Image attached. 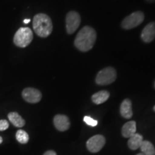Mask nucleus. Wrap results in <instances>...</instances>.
Here are the masks:
<instances>
[{"mask_svg": "<svg viewBox=\"0 0 155 155\" xmlns=\"http://www.w3.org/2000/svg\"><path fill=\"white\" fill-rule=\"evenodd\" d=\"M97 34L92 27L85 26L79 31L74 40L75 48L81 52L91 50L96 42Z\"/></svg>", "mask_w": 155, "mask_h": 155, "instance_id": "f257e3e1", "label": "nucleus"}, {"mask_svg": "<svg viewBox=\"0 0 155 155\" xmlns=\"http://www.w3.org/2000/svg\"><path fill=\"white\" fill-rule=\"evenodd\" d=\"M32 26L37 35L42 38H47L53 32V26L51 19L43 13L37 14L34 17Z\"/></svg>", "mask_w": 155, "mask_h": 155, "instance_id": "f03ea898", "label": "nucleus"}, {"mask_svg": "<svg viewBox=\"0 0 155 155\" xmlns=\"http://www.w3.org/2000/svg\"><path fill=\"white\" fill-rule=\"evenodd\" d=\"M33 40V32L29 28H20L13 39L15 45L19 48H26Z\"/></svg>", "mask_w": 155, "mask_h": 155, "instance_id": "7ed1b4c3", "label": "nucleus"}, {"mask_svg": "<svg viewBox=\"0 0 155 155\" xmlns=\"http://www.w3.org/2000/svg\"><path fill=\"white\" fill-rule=\"evenodd\" d=\"M117 77L116 70L112 67H107L98 73L96 77V83L98 85L104 86L114 83Z\"/></svg>", "mask_w": 155, "mask_h": 155, "instance_id": "20e7f679", "label": "nucleus"}, {"mask_svg": "<svg viewBox=\"0 0 155 155\" xmlns=\"http://www.w3.org/2000/svg\"><path fill=\"white\" fill-rule=\"evenodd\" d=\"M144 19V15L142 12H134L123 19L121 22V26L125 30H131V29L134 28L141 25Z\"/></svg>", "mask_w": 155, "mask_h": 155, "instance_id": "39448f33", "label": "nucleus"}, {"mask_svg": "<svg viewBox=\"0 0 155 155\" xmlns=\"http://www.w3.org/2000/svg\"><path fill=\"white\" fill-rule=\"evenodd\" d=\"M81 18L80 15L75 11H71L68 13L65 17V25L68 34L71 35L76 31L80 26Z\"/></svg>", "mask_w": 155, "mask_h": 155, "instance_id": "423d86ee", "label": "nucleus"}, {"mask_svg": "<svg viewBox=\"0 0 155 155\" xmlns=\"http://www.w3.org/2000/svg\"><path fill=\"white\" fill-rule=\"evenodd\" d=\"M105 143L106 139L104 136L95 135L87 141L86 147L89 152L96 153L101 150L103 147L105 145Z\"/></svg>", "mask_w": 155, "mask_h": 155, "instance_id": "0eeeda50", "label": "nucleus"}, {"mask_svg": "<svg viewBox=\"0 0 155 155\" xmlns=\"http://www.w3.org/2000/svg\"><path fill=\"white\" fill-rule=\"evenodd\" d=\"M22 96L25 101L30 104H37L42 99V94L34 88H26L22 91Z\"/></svg>", "mask_w": 155, "mask_h": 155, "instance_id": "6e6552de", "label": "nucleus"}, {"mask_svg": "<svg viewBox=\"0 0 155 155\" xmlns=\"http://www.w3.org/2000/svg\"><path fill=\"white\" fill-rule=\"evenodd\" d=\"M53 124L55 127L60 131L68 130L71 127V122L67 116L63 114H57L53 119Z\"/></svg>", "mask_w": 155, "mask_h": 155, "instance_id": "1a4fd4ad", "label": "nucleus"}, {"mask_svg": "<svg viewBox=\"0 0 155 155\" xmlns=\"http://www.w3.org/2000/svg\"><path fill=\"white\" fill-rule=\"evenodd\" d=\"M141 38L146 43H150L155 39V22L149 23L143 29L141 34Z\"/></svg>", "mask_w": 155, "mask_h": 155, "instance_id": "9d476101", "label": "nucleus"}, {"mask_svg": "<svg viewBox=\"0 0 155 155\" xmlns=\"http://www.w3.org/2000/svg\"><path fill=\"white\" fill-rule=\"evenodd\" d=\"M120 113L121 115L125 119H131L133 116L132 111V104L129 99H124L122 101L121 106H120Z\"/></svg>", "mask_w": 155, "mask_h": 155, "instance_id": "9b49d317", "label": "nucleus"}, {"mask_svg": "<svg viewBox=\"0 0 155 155\" xmlns=\"http://www.w3.org/2000/svg\"><path fill=\"white\" fill-rule=\"evenodd\" d=\"M137 126L134 121H130L126 123L121 129V134L125 138H130L131 136L136 134Z\"/></svg>", "mask_w": 155, "mask_h": 155, "instance_id": "f8f14e48", "label": "nucleus"}, {"mask_svg": "<svg viewBox=\"0 0 155 155\" xmlns=\"http://www.w3.org/2000/svg\"><path fill=\"white\" fill-rule=\"evenodd\" d=\"M143 137L139 134L136 133L129 138L128 141V146L131 150H137V149L140 148V146L142 143Z\"/></svg>", "mask_w": 155, "mask_h": 155, "instance_id": "ddd939ff", "label": "nucleus"}, {"mask_svg": "<svg viewBox=\"0 0 155 155\" xmlns=\"http://www.w3.org/2000/svg\"><path fill=\"white\" fill-rule=\"evenodd\" d=\"M109 96L110 94L107 91H101L97 92L93 95L91 97L92 101L95 104L99 105V104H101L103 103L106 102L108 99Z\"/></svg>", "mask_w": 155, "mask_h": 155, "instance_id": "4468645a", "label": "nucleus"}, {"mask_svg": "<svg viewBox=\"0 0 155 155\" xmlns=\"http://www.w3.org/2000/svg\"><path fill=\"white\" fill-rule=\"evenodd\" d=\"M8 119L15 127L21 128L25 125L24 119L17 112H10L8 114Z\"/></svg>", "mask_w": 155, "mask_h": 155, "instance_id": "2eb2a0df", "label": "nucleus"}, {"mask_svg": "<svg viewBox=\"0 0 155 155\" xmlns=\"http://www.w3.org/2000/svg\"><path fill=\"white\" fill-rule=\"evenodd\" d=\"M140 149L144 155H155V148L150 141H143Z\"/></svg>", "mask_w": 155, "mask_h": 155, "instance_id": "dca6fc26", "label": "nucleus"}, {"mask_svg": "<svg viewBox=\"0 0 155 155\" xmlns=\"http://www.w3.org/2000/svg\"><path fill=\"white\" fill-rule=\"evenodd\" d=\"M16 139L20 144H27L29 141L30 137L28 134L24 130L19 129L16 133Z\"/></svg>", "mask_w": 155, "mask_h": 155, "instance_id": "f3484780", "label": "nucleus"}, {"mask_svg": "<svg viewBox=\"0 0 155 155\" xmlns=\"http://www.w3.org/2000/svg\"><path fill=\"white\" fill-rule=\"evenodd\" d=\"M83 121H84L85 123L86 124H88V126H91V127H96L98 124V121L97 120H95L93 119V118L90 117V116H84V118H83Z\"/></svg>", "mask_w": 155, "mask_h": 155, "instance_id": "a211bd4d", "label": "nucleus"}, {"mask_svg": "<svg viewBox=\"0 0 155 155\" xmlns=\"http://www.w3.org/2000/svg\"><path fill=\"white\" fill-rule=\"evenodd\" d=\"M9 122L7 120L2 119L0 120V131H3L7 130L9 128Z\"/></svg>", "mask_w": 155, "mask_h": 155, "instance_id": "6ab92c4d", "label": "nucleus"}, {"mask_svg": "<svg viewBox=\"0 0 155 155\" xmlns=\"http://www.w3.org/2000/svg\"><path fill=\"white\" fill-rule=\"evenodd\" d=\"M43 155H57L55 152H54L53 150H48L46 152H45Z\"/></svg>", "mask_w": 155, "mask_h": 155, "instance_id": "aec40b11", "label": "nucleus"}, {"mask_svg": "<svg viewBox=\"0 0 155 155\" xmlns=\"http://www.w3.org/2000/svg\"><path fill=\"white\" fill-rule=\"evenodd\" d=\"M30 22V19H25L24 20V23L25 24H28Z\"/></svg>", "mask_w": 155, "mask_h": 155, "instance_id": "412c9836", "label": "nucleus"}, {"mask_svg": "<svg viewBox=\"0 0 155 155\" xmlns=\"http://www.w3.org/2000/svg\"><path fill=\"white\" fill-rule=\"evenodd\" d=\"M145 1L149 3H154L155 2V0H145Z\"/></svg>", "mask_w": 155, "mask_h": 155, "instance_id": "4be33fe9", "label": "nucleus"}, {"mask_svg": "<svg viewBox=\"0 0 155 155\" xmlns=\"http://www.w3.org/2000/svg\"><path fill=\"white\" fill-rule=\"evenodd\" d=\"M2 141H3V139H2V137H0V144H1L2 143Z\"/></svg>", "mask_w": 155, "mask_h": 155, "instance_id": "5701e85b", "label": "nucleus"}, {"mask_svg": "<svg viewBox=\"0 0 155 155\" xmlns=\"http://www.w3.org/2000/svg\"><path fill=\"white\" fill-rule=\"evenodd\" d=\"M137 155H144V154H143V153H139V154H137Z\"/></svg>", "mask_w": 155, "mask_h": 155, "instance_id": "b1692460", "label": "nucleus"}, {"mask_svg": "<svg viewBox=\"0 0 155 155\" xmlns=\"http://www.w3.org/2000/svg\"><path fill=\"white\" fill-rule=\"evenodd\" d=\"M153 109H154V111H155V106H154V108H153Z\"/></svg>", "mask_w": 155, "mask_h": 155, "instance_id": "393cba45", "label": "nucleus"}]
</instances>
